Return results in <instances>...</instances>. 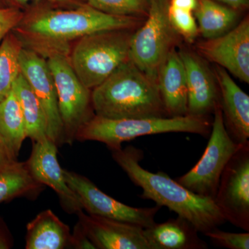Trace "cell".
I'll use <instances>...</instances> for the list:
<instances>
[{"mask_svg":"<svg viewBox=\"0 0 249 249\" xmlns=\"http://www.w3.org/2000/svg\"><path fill=\"white\" fill-rule=\"evenodd\" d=\"M21 73L40 101L47 122V134L57 146L65 142L63 124L59 111L58 96L47 60L30 49L24 48L19 55Z\"/></svg>","mask_w":249,"mask_h":249,"instance_id":"8fae6325","label":"cell"},{"mask_svg":"<svg viewBox=\"0 0 249 249\" xmlns=\"http://www.w3.org/2000/svg\"><path fill=\"white\" fill-rule=\"evenodd\" d=\"M186 71L188 114L208 116L219 103V89L213 72L199 54L187 49L178 52Z\"/></svg>","mask_w":249,"mask_h":249,"instance_id":"5bb4252c","label":"cell"},{"mask_svg":"<svg viewBox=\"0 0 249 249\" xmlns=\"http://www.w3.org/2000/svg\"><path fill=\"white\" fill-rule=\"evenodd\" d=\"M212 123L208 116L107 119L94 115L77 132L76 140L103 142L108 148L121 147L123 142L154 134L184 132L209 136Z\"/></svg>","mask_w":249,"mask_h":249,"instance_id":"277c9868","label":"cell"},{"mask_svg":"<svg viewBox=\"0 0 249 249\" xmlns=\"http://www.w3.org/2000/svg\"><path fill=\"white\" fill-rule=\"evenodd\" d=\"M23 16L24 11L19 8H0V43L19 24Z\"/></svg>","mask_w":249,"mask_h":249,"instance_id":"83f0119b","label":"cell"},{"mask_svg":"<svg viewBox=\"0 0 249 249\" xmlns=\"http://www.w3.org/2000/svg\"><path fill=\"white\" fill-rule=\"evenodd\" d=\"M70 249H96V247L88 237L81 223L78 221L75 225L73 233L71 234Z\"/></svg>","mask_w":249,"mask_h":249,"instance_id":"f1b7e54d","label":"cell"},{"mask_svg":"<svg viewBox=\"0 0 249 249\" xmlns=\"http://www.w3.org/2000/svg\"><path fill=\"white\" fill-rule=\"evenodd\" d=\"M13 90L22 109L27 138L36 142L47 137L45 112L40 101L22 73L15 81Z\"/></svg>","mask_w":249,"mask_h":249,"instance_id":"7402d4cb","label":"cell"},{"mask_svg":"<svg viewBox=\"0 0 249 249\" xmlns=\"http://www.w3.org/2000/svg\"><path fill=\"white\" fill-rule=\"evenodd\" d=\"M213 114L211 137L202 157L189 172L176 179L195 194L213 199L217 193L223 170L242 145L229 137L219 103L214 107Z\"/></svg>","mask_w":249,"mask_h":249,"instance_id":"52a82bcc","label":"cell"},{"mask_svg":"<svg viewBox=\"0 0 249 249\" xmlns=\"http://www.w3.org/2000/svg\"><path fill=\"white\" fill-rule=\"evenodd\" d=\"M132 35L130 30L101 31L75 42L69 59L87 88L92 90L129 60Z\"/></svg>","mask_w":249,"mask_h":249,"instance_id":"5b68a950","label":"cell"},{"mask_svg":"<svg viewBox=\"0 0 249 249\" xmlns=\"http://www.w3.org/2000/svg\"><path fill=\"white\" fill-rule=\"evenodd\" d=\"M168 6L167 0H150L146 21L131 40V61L156 80L160 65L181 37L170 22Z\"/></svg>","mask_w":249,"mask_h":249,"instance_id":"8992f818","label":"cell"},{"mask_svg":"<svg viewBox=\"0 0 249 249\" xmlns=\"http://www.w3.org/2000/svg\"><path fill=\"white\" fill-rule=\"evenodd\" d=\"M211 242L219 247L229 249H249V232L222 231L219 228L204 234Z\"/></svg>","mask_w":249,"mask_h":249,"instance_id":"4316f807","label":"cell"},{"mask_svg":"<svg viewBox=\"0 0 249 249\" xmlns=\"http://www.w3.org/2000/svg\"><path fill=\"white\" fill-rule=\"evenodd\" d=\"M219 95L224 125L229 137L237 144L249 142V96L222 67H215L214 72Z\"/></svg>","mask_w":249,"mask_h":249,"instance_id":"2e32d148","label":"cell"},{"mask_svg":"<svg viewBox=\"0 0 249 249\" xmlns=\"http://www.w3.org/2000/svg\"><path fill=\"white\" fill-rule=\"evenodd\" d=\"M227 5L232 9L238 10L248 7L249 0H214Z\"/></svg>","mask_w":249,"mask_h":249,"instance_id":"836d02e7","label":"cell"},{"mask_svg":"<svg viewBox=\"0 0 249 249\" xmlns=\"http://www.w3.org/2000/svg\"><path fill=\"white\" fill-rule=\"evenodd\" d=\"M46 60L56 89L65 142L72 145L80 127L95 115L91 90L77 76L68 56L57 54Z\"/></svg>","mask_w":249,"mask_h":249,"instance_id":"ba28073f","label":"cell"},{"mask_svg":"<svg viewBox=\"0 0 249 249\" xmlns=\"http://www.w3.org/2000/svg\"><path fill=\"white\" fill-rule=\"evenodd\" d=\"M58 146L48 137L33 142L32 152L27 164L33 178L50 187L60 199L62 209L68 213L83 209L79 197L67 185L58 160Z\"/></svg>","mask_w":249,"mask_h":249,"instance_id":"4fadbf2b","label":"cell"},{"mask_svg":"<svg viewBox=\"0 0 249 249\" xmlns=\"http://www.w3.org/2000/svg\"><path fill=\"white\" fill-rule=\"evenodd\" d=\"M195 11L199 33L205 39L226 34L235 27L238 18L237 10L214 0H198Z\"/></svg>","mask_w":249,"mask_h":249,"instance_id":"44dd1931","label":"cell"},{"mask_svg":"<svg viewBox=\"0 0 249 249\" xmlns=\"http://www.w3.org/2000/svg\"><path fill=\"white\" fill-rule=\"evenodd\" d=\"M214 201L227 222L249 231V141L223 170Z\"/></svg>","mask_w":249,"mask_h":249,"instance_id":"9c48e42d","label":"cell"},{"mask_svg":"<svg viewBox=\"0 0 249 249\" xmlns=\"http://www.w3.org/2000/svg\"><path fill=\"white\" fill-rule=\"evenodd\" d=\"M65 181L79 197L83 209L88 214L115 219L143 228L155 224L160 207L134 208L116 200L100 190L89 178L75 172L63 169Z\"/></svg>","mask_w":249,"mask_h":249,"instance_id":"30bf717a","label":"cell"},{"mask_svg":"<svg viewBox=\"0 0 249 249\" xmlns=\"http://www.w3.org/2000/svg\"><path fill=\"white\" fill-rule=\"evenodd\" d=\"M27 249H70L71 232L52 210L42 211L27 224Z\"/></svg>","mask_w":249,"mask_h":249,"instance_id":"d6986e66","label":"cell"},{"mask_svg":"<svg viewBox=\"0 0 249 249\" xmlns=\"http://www.w3.org/2000/svg\"><path fill=\"white\" fill-rule=\"evenodd\" d=\"M113 160L127 174L129 179L142 188V199L168 208L184 218L204 234L227 222L214 199L195 194L163 172L151 173L140 165L143 153L140 149L127 146L110 149Z\"/></svg>","mask_w":249,"mask_h":249,"instance_id":"7a4b0ae2","label":"cell"},{"mask_svg":"<svg viewBox=\"0 0 249 249\" xmlns=\"http://www.w3.org/2000/svg\"><path fill=\"white\" fill-rule=\"evenodd\" d=\"M197 53L239 80L249 83V19L246 18L226 34L196 45Z\"/></svg>","mask_w":249,"mask_h":249,"instance_id":"7c38bea8","label":"cell"},{"mask_svg":"<svg viewBox=\"0 0 249 249\" xmlns=\"http://www.w3.org/2000/svg\"><path fill=\"white\" fill-rule=\"evenodd\" d=\"M169 5L187 11H196L198 5V0H170Z\"/></svg>","mask_w":249,"mask_h":249,"instance_id":"4dcf8cb0","label":"cell"},{"mask_svg":"<svg viewBox=\"0 0 249 249\" xmlns=\"http://www.w3.org/2000/svg\"><path fill=\"white\" fill-rule=\"evenodd\" d=\"M135 17L111 16L88 4L73 8H40L24 12L13 30L24 48L45 59L70 55L71 45L83 36L111 30H131L139 25Z\"/></svg>","mask_w":249,"mask_h":249,"instance_id":"6da1fadb","label":"cell"},{"mask_svg":"<svg viewBox=\"0 0 249 249\" xmlns=\"http://www.w3.org/2000/svg\"><path fill=\"white\" fill-rule=\"evenodd\" d=\"M91 103L95 115L107 119L168 117L157 80L130 59L93 88Z\"/></svg>","mask_w":249,"mask_h":249,"instance_id":"3957f363","label":"cell"},{"mask_svg":"<svg viewBox=\"0 0 249 249\" xmlns=\"http://www.w3.org/2000/svg\"><path fill=\"white\" fill-rule=\"evenodd\" d=\"M0 135L18 158L23 142L27 137L22 109L13 89L0 102Z\"/></svg>","mask_w":249,"mask_h":249,"instance_id":"603a6c76","label":"cell"},{"mask_svg":"<svg viewBox=\"0 0 249 249\" xmlns=\"http://www.w3.org/2000/svg\"><path fill=\"white\" fill-rule=\"evenodd\" d=\"M168 14L172 25L188 42H192L199 35L197 23L193 12L170 6L168 2Z\"/></svg>","mask_w":249,"mask_h":249,"instance_id":"484cf974","label":"cell"},{"mask_svg":"<svg viewBox=\"0 0 249 249\" xmlns=\"http://www.w3.org/2000/svg\"><path fill=\"white\" fill-rule=\"evenodd\" d=\"M23 47L13 31L0 43V102L12 91L15 81L20 74L19 55Z\"/></svg>","mask_w":249,"mask_h":249,"instance_id":"cb8c5ba5","label":"cell"},{"mask_svg":"<svg viewBox=\"0 0 249 249\" xmlns=\"http://www.w3.org/2000/svg\"><path fill=\"white\" fill-rule=\"evenodd\" d=\"M33 178L27 162L14 160L0 166V204L20 196H36L43 189Z\"/></svg>","mask_w":249,"mask_h":249,"instance_id":"ffe728a7","label":"cell"},{"mask_svg":"<svg viewBox=\"0 0 249 249\" xmlns=\"http://www.w3.org/2000/svg\"><path fill=\"white\" fill-rule=\"evenodd\" d=\"M12 246V237L4 224L0 223V249H11Z\"/></svg>","mask_w":249,"mask_h":249,"instance_id":"1f68e13d","label":"cell"},{"mask_svg":"<svg viewBox=\"0 0 249 249\" xmlns=\"http://www.w3.org/2000/svg\"><path fill=\"white\" fill-rule=\"evenodd\" d=\"M13 4L16 5V7L18 6H24L32 1H45L51 3H55V4H81V3H78V0H10Z\"/></svg>","mask_w":249,"mask_h":249,"instance_id":"d6a6232c","label":"cell"},{"mask_svg":"<svg viewBox=\"0 0 249 249\" xmlns=\"http://www.w3.org/2000/svg\"><path fill=\"white\" fill-rule=\"evenodd\" d=\"M85 3L111 16L135 17L147 13L150 0H85Z\"/></svg>","mask_w":249,"mask_h":249,"instance_id":"d4e9b609","label":"cell"},{"mask_svg":"<svg viewBox=\"0 0 249 249\" xmlns=\"http://www.w3.org/2000/svg\"><path fill=\"white\" fill-rule=\"evenodd\" d=\"M157 83L168 117L188 115V88L184 65L174 49L159 68Z\"/></svg>","mask_w":249,"mask_h":249,"instance_id":"e0dca14e","label":"cell"},{"mask_svg":"<svg viewBox=\"0 0 249 249\" xmlns=\"http://www.w3.org/2000/svg\"><path fill=\"white\" fill-rule=\"evenodd\" d=\"M17 160V157H15L6 145L4 139L0 135V166Z\"/></svg>","mask_w":249,"mask_h":249,"instance_id":"f546056e","label":"cell"},{"mask_svg":"<svg viewBox=\"0 0 249 249\" xmlns=\"http://www.w3.org/2000/svg\"><path fill=\"white\" fill-rule=\"evenodd\" d=\"M88 237L98 249H152L143 228L115 219L77 213Z\"/></svg>","mask_w":249,"mask_h":249,"instance_id":"9a60e30c","label":"cell"},{"mask_svg":"<svg viewBox=\"0 0 249 249\" xmlns=\"http://www.w3.org/2000/svg\"><path fill=\"white\" fill-rule=\"evenodd\" d=\"M152 249H206L208 245L189 221L178 216L144 229Z\"/></svg>","mask_w":249,"mask_h":249,"instance_id":"ac0fdd59","label":"cell"}]
</instances>
